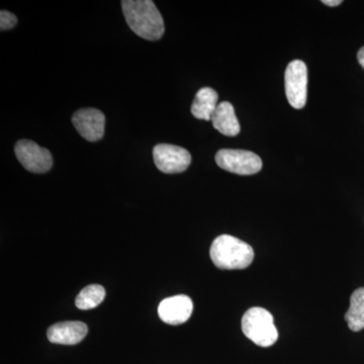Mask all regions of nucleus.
Segmentation results:
<instances>
[{
  "mask_svg": "<svg viewBox=\"0 0 364 364\" xmlns=\"http://www.w3.org/2000/svg\"><path fill=\"white\" fill-rule=\"evenodd\" d=\"M358 63L364 69V47L361 48L358 53Z\"/></svg>",
  "mask_w": 364,
  "mask_h": 364,
  "instance_id": "f3484780",
  "label": "nucleus"
},
{
  "mask_svg": "<svg viewBox=\"0 0 364 364\" xmlns=\"http://www.w3.org/2000/svg\"><path fill=\"white\" fill-rule=\"evenodd\" d=\"M210 121L215 130L223 135L235 136L240 133V124L235 114L233 105L229 102H223L218 105Z\"/></svg>",
  "mask_w": 364,
  "mask_h": 364,
  "instance_id": "9b49d317",
  "label": "nucleus"
},
{
  "mask_svg": "<svg viewBox=\"0 0 364 364\" xmlns=\"http://www.w3.org/2000/svg\"><path fill=\"white\" fill-rule=\"evenodd\" d=\"M122 6L127 23L139 37L149 41L161 39L165 31L164 21L154 2L124 0Z\"/></svg>",
  "mask_w": 364,
  "mask_h": 364,
  "instance_id": "f257e3e1",
  "label": "nucleus"
},
{
  "mask_svg": "<svg viewBox=\"0 0 364 364\" xmlns=\"http://www.w3.org/2000/svg\"><path fill=\"white\" fill-rule=\"evenodd\" d=\"M242 331L260 347L272 346L279 339L273 316L263 308L249 309L242 318Z\"/></svg>",
  "mask_w": 364,
  "mask_h": 364,
  "instance_id": "7ed1b4c3",
  "label": "nucleus"
},
{
  "mask_svg": "<svg viewBox=\"0 0 364 364\" xmlns=\"http://www.w3.org/2000/svg\"><path fill=\"white\" fill-rule=\"evenodd\" d=\"M349 329L359 332L364 329V287L356 289L351 294L350 306L345 315Z\"/></svg>",
  "mask_w": 364,
  "mask_h": 364,
  "instance_id": "ddd939ff",
  "label": "nucleus"
},
{
  "mask_svg": "<svg viewBox=\"0 0 364 364\" xmlns=\"http://www.w3.org/2000/svg\"><path fill=\"white\" fill-rule=\"evenodd\" d=\"M322 4L328 6H338L342 4L341 0H323Z\"/></svg>",
  "mask_w": 364,
  "mask_h": 364,
  "instance_id": "dca6fc26",
  "label": "nucleus"
},
{
  "mask_svg": "<svg viewBox=\"0 0 364 364\" xmlns=\"http://www.w3.org/2000/svg\"><path fill=\"white\" fill-rule=\"evenodd\" d=\"M16 158L26 170L33 173H45L51 169L53 158L46 148L30 140H21L14 147Z\"/></svg>",
  "mask_w": 364,
  "mask_h": 364,
  "instance_id": "0eeeda50",
  "label": "nucleus"
},
{
  "mask_svg": "<svg viewBox=\"0 0 364 364\" xmlns=\"http://www.w3.org/2000/svg\"><path fill=\"white\" fill-rule=\"evenodd\" d=\"M218 166L239 176H252L262 168V160L251 151L222 149L215 155Z\"/></svg>",
  "mask_w": 364,
  "mask_h": 364,
  "instance_id": "20e7f679",
  "label": "nucleus"
},
{
  "mask_svg": "<svg viewBox=\"0 0 364 364\" xmlns=\"http://www.w3.org/2000/svg\"><path fill=\"white\" fill-rule=\"evenodd\" d=\"M217 91L210 87H203L196 93L191 105V114L198 119L210 121L218 107Z\"/></svg>",
  "mask_w": 364,
  "mask_h": 364,
  "instance_id": "f8f14e48",
  "label": "nucleus"
},
{
  "mask_svg": "<svg viewBox=\"0 0 364 364\" xmlns=\"http://www.w3.org/2000/svg\"><path fill=\"white\" fill-rule=\"evenodd\" d=\"M193 310L191 299L184 294H178L163 299L158 306V315L166 324L181 325L191 318Z\"/></svg>",
  "mask_w": 364,
  "mask_h": 364,
  "instance_id": "1a4fd4ad",
  "label": "nucleus"
},
{
  "mask_svg": "<svg viewBox=\"0 0 364 364\" xmlns=\"http://www.w3.org/2000/svg\"><path fill=\"white\" fill-rule=\"evenodd\" d=\"M105 296V289L98 284H91L85 287L76 298L75 305L79 310H91L102 303Z\"/></svg>",
  "mask_w": 364,
  "mask_h": 364,
  "instance_id": "4468645a",
  "label": "nucleus"
},
{
  "mask_svg": "<svg viewBox=\"0 0 364 364\" xmlns=\"http://www.w3.org/2000/svg\"><path fill=\"white\" fill-rule=\"evenodd\" d=\"M155 165L167 174L181 173L188 168L191 155L188 150L170 144H159L153 149Z\"/></svg>",
  "mask_w": 364,
  "mask_h": 364,
  "instance_id": "423d86ee",
  "label": "nucleus"
},
{
  "mask_svg": "<svg viewBox=\"0 0 364 364\" xmlns=\"http://www.w3.org/2000/svg\"><path fill=\"white\" fill-rule=\"evenodd\" d=\"M87 331V326L85 323L69 321L51 326L48 329L47 337L51 343L76 345L85 338Z\"/></svg>",
  "mask_w": 364,
  "mask_h": 364,
  "instance_id": "9d476101",
  "label": "nucleus"
},
{
  "mask_svg": "<svg viewBox=\"0 0 364 364\" xmlns=\"http://www.w3.org/2000/svg\"><path fill=\"white\" fill-rule=\"evenodd\" d=\"M72 123L85 140L97 142L104 136L105 117L97 109H79L72 117Z\"/></svg>",
  "mask_w": 364,
  "mask_h": 364,
  "instance_id": "6e6552de",
  "label": "nucleus"
},
{
  "mask_svg": "<svg viewBox=\"0 0 364 364\" xmlns=\"http://www.w3.org/2000/svg\"><path fill=\"white\" fill-rule=\"evenodd\" d=\"M16 23H18V18H16L14 14L6 11H1V13H0V28H1V31L13 28L16 25Z\"/></svg>",
  "mask_w": 364,
  "mask_h": 364,
  "instance_id": "2eb2a0df",
  "label": "nucleus"
},
{
  "mask_svg": "<svg viewBox=\"0 0 364 364\" xmlns=\"http://www.w3.org/2000/svg\"><path fill=\"white\" fill-rule=\"evenodd\" d=\"M284 86L289 105L296 109H301L306 104V86L308 69L305 62L294 60L287 67L284 74Z\"/></svg>",
  "mask_w": 364,
  "mask_h": 364,
  "instance_id": "39448f33",
  "label": "nucleus"
},
{
  "mask_svg": "<svg viewBox=\"0 0 364 364\" xmlns=\"http://www.w3.org/2000/svg\"><path fill=\"white\" fill-rule=\"evenodd\" d=\"M210 255L215 267L225 270L244 269L250 267L254 259L252 247L230 235H222L215 239Z\"/></svg>",
  "mask_w": 364,
  "mask_h": 364,
  "instance_id": "f03ea898",
  "label": "nucleus"
}]
</instances>
